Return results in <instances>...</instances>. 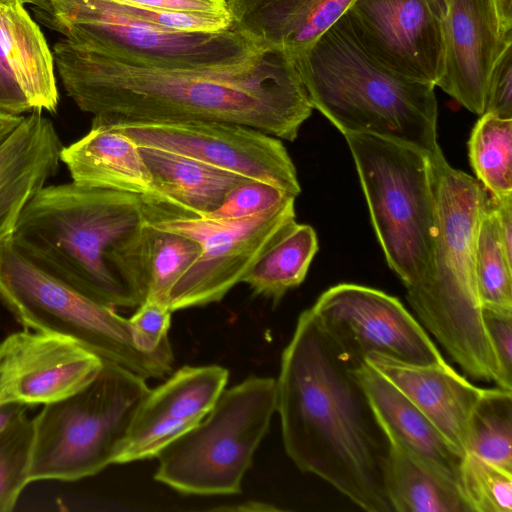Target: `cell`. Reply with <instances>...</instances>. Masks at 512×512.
I'll list each match as a JSON object with an SVG mask.
<instances>
[{"label": "cell", "instance_id": "1", "mask_svg": "<svg viewBox=\"0 0 512 512\" xmlns=\"http://www.w3.org/2000/svg\"><path fill=\"white\" fill-rule=\"evenodd\" d=\"M52 54L67 94L93 115L92 123L219 121L294 141L314 109L283 49L255 64L221 70L126 64L64 38Z\"/></svg>", "mask_w": 512, "mask_h": 512}, {"label": "cell", "instance_id": "2", "mask_svg": "<svg viewBox=\"0 0 512 512\" xmlns=\"http://www.w3.org/2000/svg\"><path fill=\"white\" fill-rule=\"evenodd\" d=\"M276 402L284 449L299 470L367 512H392L385 488L388 440L309 308L283 350Z\"/></svg>", "mask_w": 512, "mask_h": 512}, {"label": "cell", "instance_id": "3", "mask_svg": "<svg viewBox=\"0 0 512 512\" xmlns=\"http://www.w3.org/2000/svg\"><path fill=\"white\" fill-rule=\"evenodd\" d=\"M434 197V233L427 267L406 289L407 300L466 375L501 386L499 367L482 318L475 273L476 236L488 193L482 184L429 154Z\"/></svg>", "mask_w": 512, "mask_h": 512}, {"label": "cell", "instance_id": "4", "mask_svg": "<svg viewBox=\"0 0 512 512\" xmlns=\"http://www.w3.org/2000/svg\"><path fill=\"white\" fill-rule=\"evenodd\" d=\"M148 217L140 195L74 182L44 186L9 237L36 265L114 308L138 303L112 265Z\"/></svg>", "mask_w": 512, "mask_h": 512}, {"label": "cell", "instance_id": "5", "mask_svg": "<svg viewBox=\"0 0 512 512\" xmlns=\"http://www.w3.org/2000/svg\"><path fill=\"white\" fill-rule=\"evenodd\" d=\"M294 62L313 108L343 135H375L432 154L441 149L435 86L378 64L342 17Z\"/></svg>", "mask_w": 512, "mask_h": 512}, {"label": "cell", "instance_id": "6", "mask_svg": "<svg viewBox=\"0 0 512 512\" xmlns=\"http://www.w3.org/2000/svg\"><path fill=\"white\" fill-rule=\"evenodd\" d=\"M31 5L36 18L64 39L131 65L221 70L255 64L280 49L232 27L166 29L130 16L115 0H37Z\"/></svg>", "mask_w": 512, "mask_h": 512}, {"label": "cell", "instance_id": "7", "mask_svg": "<svg viewBox=\"0 0 512 512\" xmlns=\"http://www.w3.org/2000/svg\"><path fill=\"white\" fill-rule=\"evenodd\" d=\"M0 301L25 329L71 338L146 380L172 373L171 345L152 353L138 349L128 318L36 265L9 237L0 244Z\"/></svg>", "mask_w": 512, "mask_h": 512}, {"label": "cell", "instance_id": "8", "mask_svg": "<svg viewBox=\"0 0 512 512\" xmlns=\"http://www.w3.org/2000/svg\"><path fill=\"white\" fill-rule=\"evenodd\" d=\"M149 390L145 378L103 360L87 385L45 404L33 418L30 482L77 481L114 464Z\"/></svg>", "mask_w": 512, "mask_h": 512}, {"label": "cell", "instance_id": "9", "mask_svg": "<svg viewBox=\"0 0 512 512\" xmlns=\"http://www.w3.org/2000/svg\"><path fill=\"white\" fill-rule=\"evenodd\" d=\"M276 406L271 377L250 376L224 389L198 424L158 454L155 480L184 494L240 493Z\"/></svg>", "mask_w": 512, "mask_h": 512}, {"label": "cell", "instance_id": "10", "mask_svg": "<svg viewBox=\"0 0 512 512\" xmlns=\"http://www.w3.org/2000/svg\"><path fill=\"white\" fill-rule=\"evenodd\" d=\"M344 137L386 261L408 289L422 277L433 241L430 153L375 135Z\"/></svg>", "mask_w": 512, "mask_h": 512}, {"label": "cell", "instance_id": "11", "mask_svg": "<svg viewBox=\"0 0 512 512\" xmlns=\"http://www.w3.org/2000/svg\"><path fill=\"white\" fill-rule=\"evenodd\" d=\"M309 309L351 369L373 353L420 365L446 361L401 301L381 290L340 283L324 291Z\"/></svg>", "mask_w": 512, "mask_h": 512}, {"label": "cell", "instance_id": "12", "mask_svg": "<svg viewBox=\"0 0 512 512\" xmlns=\"http://www.w3.org/2000/svg\"><path fill=\"white\" fill-rule=\"evenodd\" d=\"M295 198L259 214L238 220L184 219L150 222L154 226L190 237L201 252L172 287L171 312L221 301L295 220Z\"/></svg>", "mask_w": 512, "mask_h": 512}, {"label": "cell", "instance_id": "13", "mask_svg": "<svg viewBox=\"0 0 512 512\" xmlns=\"http://www.w3.org/2000/svg\"><path fill=\"white\" fill-rule=\"evenodd\" d=\"M112 126L139 147L181 154L268 183L295 197L301 192L296 168L282 141L258 129L219 121Z\"/></svg>", "mask_w": 512, "mask_h": 512}, {"label": "cell", "instance_id": "14", "mask_svg": "<svg viewBox=\"0 0 512 512\" xmlns=\"http://www.w3.org/2000/svg\"><path fill=\"white\" fill-rule=\"evenodd\" d=\"M447 0H355L342 15L362 49L404 78L437 85Z\"/></svg>", "mask_w": 512, "mask_h": 512}, {"label": "cell", "instance_id": "15", "mask_svg": "<svg viewBox=\"0 0 512 512\" xmlns=\"http://www.w3.org/2000/svg\"><path fill=\"white\" fill-rule=\"evenodd\" d=\"M103 360L75 340L25 329L0 342V405L48 404L87 385Z\"/></svg>", "mask_w": 512, "mask_h": 512}, {"label": "cell", "instance_id": "16", "mask_svg": "<svg viewBox=\"0 0 512 512\" xmlns=\"http://www.w3.org/2000/svg\"><path fill=\"white\" fill-rule=\"evenodd\" d=\"M219 365L183 366L150 389L138 406L114 464L151 459L198 424L225 389Z\"/></svg>", "mask_w": 512, "mask_h": 512}, {"label": "cell", "instance_id": "17", "mask_svg": "<svg viewBox=\"0 0 512 512\" xmlns=\"http://www.w3.org/2000/svg\"><path fill=\"white\" fill-rule=\"evenodd\" d=\"M447 1L444 70L436 86L480 116L493 68L512 40L499 37L486 0Z\"/></svg>", "mask_w": 512, "mask_h": 512}, {"label": "cell", "instance_id": "18", "mask_svg": "<svg viewBox=\"0 0 512 512\" xmlns=\"http://www.w3.org/2000/svg\"><path fill=\"white\" fill-rule=\"evenodd\" d=\"M54 59L24 5L0 0V111L55 112L59 94Z\"/></svg>", "mask_w": 512, "mask_h": 512}, {"label": "cell", "instance_id": "19", "mask_svg": "<svg viewBox=\"0 0 512 512\" xmlns=\"http://www.w3.org/2000/svg\"><path fill=\"white\" fill-rule=\"evenodd\" d=\"M391 382L463 456L472 412L486 388L472 384L447 361L420 365L382 354L364 361Z\"/></svg>", "mask_w": 512, "mask_h": 512}, {"label": "cell", "instance_id": "20", "mask_svg": "<svg viewBox=\"0 0 512 512\" xmlns=\"http://www.w3.org/2000/svg\"><path fill=\"white\" fill-rule=\"evenodd\" d=\"M152 177L151 193L141 196L148 222L204 219L234 187L249 180L174 152L140 147Z\"/></svg>", "mask_w": 512, "mask_h": 512}, {"label": "cell", "instance_id": "21", "mask_svg": "<svg viewBox=\"0 0 512 512\" xmlns=\"http://www.w3.org/2000/svg\"><path fill=\"white\" fill-rule=\"evenodd\" d=\"M62 143L53 123L33 111L0 146V244L26 204L59 168Z\"/></svg>", "mask_w": 512, "mask_h": 512}, {"label": "cell", "instance_id": "22", "mask_svg": "<svg viewBox=\"0 0 512 512\" xmlns=\"http://www.w3.org/2000/svg\"><path fill=\"white\" fill-rule=\"evenodd\" d=\"M355 0H226L231 27L285 50L295 60L333 26Z\"/></svg>", "mask_w": 512, "mask_h": 512}, {"label": "cell", "instance_id": "23", "mask_svg": "<svg viewBox=\"0 0 512 512\" xmlns=\"http://www.w3.org/2000/svg\"><path fill=\"white\" fill-rule=\"evenodd\" d=\"M389 440L458 485L462 455L391 382L365 362L351 369Z\"/></svg>", "mask_w": 512, "mask_h": 512}, {"label": "cell", "instance_id": "24", "mask_svg": "<svg viewBox=\"0 0 512 512\" xmlns=\"http://www.w3.org/2000/svg\"><path fill=\"white\" fill-rule=\"evenodd\" d=\"M200 252L196 240L146 221L115 252L112 265L138 305L153 300L168 306L172 287Z\"/></svg>", "mask_w": 512, "mask_h": 512}, {"label": "cell", "instance_id": "25", "mask_svg": "<svg viewBox=\"0 0 512 512\" xmlns=\"http://www.w3.org/2000/svg\"><path fill=\"white\" fill-rule=\"evenodd\" d=\"M60 161L72 182L137 195L152 191V177L140 147L112 125L92 123L89 132L63 146Z\"/></svg>", "mask_w": 512, "mask_h": 512}, {"label": "cell", "instance_id": "26", "mask_svg": "<svg viewBox=\"0 0 512 512\" xmlns=\"http://www.w3.org/2000/svg\"><path fill=\"white\" fill-rule=\"evenodd\" d=\"M388 440L385 488L395 512H469L458 485Z\"/></svg>", "mask_w": 512, "mask_h": 512}, {"label": "cell", "instance_id": "27", "mask_svg": "<svg viewBox=\"0 0 512 512\" xmlns=\"http://www.w3.org/2000/svg\"><path fill=\"white\" fill-rule=\"evenodd\" d=\"M317 251L313 227L294 220L284 227L241 283L247 284L255 295L277 304L290 289L305 280Z\"/></svg>", "mask_w": 512, "mask_h": 512}, {"label": "cell", "instance_id": "28", "mask_svg": "<svg viewBox=\"0 0 512 512\" xmlns=\"http://www.w3.org/2000/svg\"><path fill=\"white\" fill-rule=\"evenodd\" d=\"M476 179L494 201L512 198V118L483 113L468 141Z\"/></svg>", "mask_w": 512, "mask_h": 512}, {"label": "cell", "instance_id": "29", "mask_svg": "<svg viewBox=\"0 0 512 512\" xmlns=\"http://www.w3.org/2000/svg\"><path fill=\"white\" fill-rule=\"evenodd\" d=\"M465 453L512 471V391L485 389L470 418Z\"/></svg>", "mask_w": 512, "mask_h": 512}, {"label": "cell", "instance_id": "30", "mask_svg": "<svg viewBox=\"0 0 512 512\" xmlns=\"http://www.w3.org/2000/svg\"><path fill=\"white\" fill-rule=\"evenodd\" d=\"M475 273L481 305L512 309V258L489 197L476 236Z\"/></svg>", "mask_w": 512, "mask_h": 512}, {"label": "cell", "instance_id": "31", "mask_svg": "<svg viewBox=\"0 0 512 512\" xmlns=\"http://www.w3.org/2000/svg\"><path fill=\"white\" fill-rule=\"evenodd\" d=\"M458 487L469 512H512V471L465 453Z\"/></svg>", "mask_w": 512, "mask_h": 512}, {"label": "cell", "instance_id": "32", "mask_svg": "<svg viewBox=\"0 0 512 512\" xmlns=\"http://www.w3.org/2000/svg\"><path fill=\"white\" fill-rule=\"evenodd\" d=\"M33 440V418L26 413L0 435V512L12 511L30 483Z\"/></svg>", "mask_w": 512, "mask_h": 512}, {"label": "cell", "instance_id": "33", "mask_svg": "<svg viewBox=\"0 0 512 512\" xmlns=\"http://www.w3.org/2000/svg\"><path fill=\"white\" fill-rule=\"evenodd\" d=\"M291 196L273 185L249 179L229 191L222 205L204 219H243L267 211Z\"/></svg>", "mask_w": 512, "mask_h": 512}, {"label": "cell", "instance_id": "34", "mask_svg": "<svg viewBox=\"0 0 512 512\" xmlns=\"http://www.w3.org/2000/svg\"><path fill=\"white\" fill-rule=\"evenodd\" d=\"M171 314L168 306L153 300H145L139 305L133 316L128 318L135 346L150 353L170 346Z\"/></svg>", "mask_w": 512, "mask_h": 512}, {"label": "cell", "instance_id": "35", "mask_svg": "<svg viewBox=\"0 0 512 512\" xmlns=\"http://www.w3.org/2000/svg\"><path fill=\"white\" fill-rule=\"evenodd\" d=\"M482 318L499 367L500 388L512 391V309L482 305Z\"/></svg>", "mask_w": 512, "mask_h": 512}, {"label": "cell", "instance_id": "36", "mask_svg": "<svg viewBox=\"0 0 512 512\" xmlns=\"http://www.w3.org/2000/svg\"><path fill=\"white\" fill-rule=\"evenodd\" d=\"M484 113L512 118V46L504 50L493 68Z\"/></svg>", "mask_w": 512, "mask_h": 512}, {"label": "cell", "instance_id": "37", "mask_svg": "<svg viewBox=\"0 0 512 512\" xmlns=\"http://www.w3.org/2000/svg\"><path fill=\"white\" fill-rule=\"evenodd\" d=\"M149 9L197 14H228L226 0H115Z\"/></svg>", "mask_w": 512, "mask_h": 512}, {"label": "cell", "instance_id": "38", "mask_svg": "<svg viewBox=\"0 0 512 512\" xmlns=\"http://www.w3.org/2000/svg\"><path fill=\"white\" fill-rule=\"evenodd\" d=\"M497 33L502 40H512V0H486Z\"/></svg>", "mask_w": 512, "mask_h": 512}, {"label": "cell", "instance_id": "39", "mask_svg": "<svg viewBox=\"0 0 512 512\" xmlns=\"http://www.w3.org/2000/svg\"><path fill=\"white\" fill-rule=\"evenodd\" d=\"M26 413V406L18 403L0 405V435Z\"/></svg>", "mask_w": 512, "mask_h": 512}, {"label": "cell", "instance_id": "40", "mask_svg": "<svg viewBox=\"0 0 512 512\" xmlns=\"http://www.w3.org/2000/svg\"><path fill=\"white\" fill-rule=\"evenodd\" d=\"M25 116L0 111V146L22 123Z\"/></svg>", "mask_w": 512, "mask_h": 512}, {"label": "cell", "instance_id": "41", "mask_svg": "<svg viewBox=\"0 0 512 512\" xmlns=\"http://www.w3.org/2000/svg\"><path fill=\"white\" fill-rule=\"evenodd\" d=\"M217 510H229V511H242V512H263V511H278L279 508L258 501H249L238 504L232 507L217 508Z\"/></svg>", "mask_w": 512, "mask_h": 512}, {"label": "cell", "instance_id": "42", "mask_svg": "<svg viewBox=\"0 0 512 512\" xmlns=\"http://www.w3.org/2000/svg\"><path fill=\"white\" fill-rule=\"evenodd\" d=\"M9 1L18 2L22 5H24V4H33L37 0H9Z\"/></svg>", "mask_w": 512, "mask_h": 512}]
</instances>
